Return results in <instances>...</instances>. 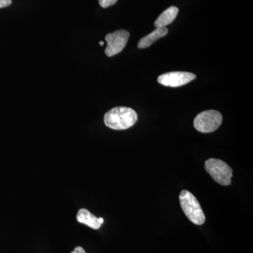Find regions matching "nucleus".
Returning a JSON list of instances; mask_svg holds the SVG:
<instances>
[{"label":"nucleus","instance_id":"nucleus-3","mask_svg":"<svg viewBox=\"0 0 253 253\" xmlns=\"http://www.w3.org/2000/svg\"><path fill=\"white\" fill-rule=\"evenodd\" d=\"M205 169L214 181L220 185L229 186L231 184L232 169L221 160L210 158L205 163Z\"/></svg>","mask_w":253,"mask_h":253},{"label":"nucleus","instance_id":"nucleus-14","mask_svg":"<svg viewBox=\"0 0 253 253\" xmlns=\"http://www.w3.org/2000/svg\"><path fill=\"white\" fill-rule=\"evenodd\" d=\"M99 44H100V45H101V46H104V42L100 41Z\"/></svg>","mask_w":253,"mask_h":253},{"label":"nucleus","instance_id":"nucleus-13","mask_svg":"<svg viewBox=\"0 0 253 253\" xmlns=\"http://www.w3.org/2000/svg\"><path fill=\"white\" fill-rule=\"evenodd\" d=\"M99 222L101 223V224H103V223H104V219H103L102 217H99Z\"/></svg>","mask_w":253,"mask_h":253},{"label":"nucleus","instance_id":"nucleus-1","mask_svg":"<svg viewBox=\"0 0 253 253\" xmlns=\"http://www.w3.org/2000/svg\"><path fill=\"white\" fill-rule=\"evenodd\" d=\"M138 120L136 111L131 108H113L105 114L104 121L108 127L115 130L129 129L134 126Z\"/></svg>","mask_w":253,"mask_h":253},{"label":"nucleus","instance_id":"nucleus-12","mask_svg":"<svg viewBox=\"0 0 253 253\" xmlns=\"http://www.w3.org/2000/svg\"><path fill=\"white\" fill-rule=\"evenodd\" d=\"M71 253H86L84 250L83 249V248L81 247V246H78L76 249H74V251H72Z\"/></svg>","mask_w":253,"mask_h":253},{"label":"nucleus","instance_id":"nucleus-4","mask_svg":"<svg viewBox=\"0 0 253 253\" xmlns=\"http://www.w3.org/2000/svg\"><path fill=\"white\" fill-rule=\"evenodd\" d=\"M222 116L214 110L204 111L199 113L194 121L196 130L201 133H211L217 130L222 123Z\"/></svg>","mask_w":253,"mask_h":253},{"label":"nucleus","instance_id":"nucleus-10","mask_svg":"<svg viewBox=\"0 0 253 253\" xmlns=\"http://www.w3.org/2000/svg\"><path fill=\"white\" fill-rule=\"evenodd\" d=\"M118 0H99L100 6L103 8H108L116 4Z\"/></svg>","mask_w":253,"mask_h":253},{"label":"nucleus","instance_id":"nucleus-9","mask_svg":"<svg viewBox=\"0 0 253 253\" xmlns=\"http://www.w3.org/2000/svg\"><path fill=\"white\" fill-rule=\"evenodd\" d=\"M77 220L78 222L85 224L95 230L99 229L101 226L99 218L96 217L94 214H91L88 210L84 209V208L78 211Z\"/></svg>","mask_w":253,"mask_h":253},{"label":"nucleus","instance_id":"nucleus-2","mask_svg":"<svg viewBox=\"0 0 253 253\" xmlns=\"http://www.w3.org/2000/svg\"><path fill=\"white\" fill-rule=\"evenodd\" d=\"M179 202L181 209L191 222L196 225H202L206 221L204 211L197 199L186 190H183L179 194Z\"/></svg>","mask_w":253,"mask_h":253},{"label":"nucleus","instance_id":"nucleus-5","mask_svg":"<svg viewBox=\"0 0 253 253\" xmlns=\"http://www.w3.org/2000/svg\"><path fill=\"white\" fill-rule=\"evenodd\" d=\"M129 38V33L126 30H119L114 33H109L105 37L107 46L105 54L109 57L119 54L126 47Z\"/></svg>","mask_w":253,"mask_h":253},{"label":"nucleus","instance_id":"nucleus-6","mask_svg":"<svg viewBox=\"0 0 253 253\" xmlns=\"http://www.w3.org/2000/svg\"><path fill=\"white\" fill-rule=\"evenodd\" d=\"M196 75L189 72H169L161 75L158 78V82L162 85L177 87L185 85L196 79Z\"/></svg>","mask_w":253,"mask_h":253},{"label":"nucleus","instance_id":"nucleus-7","mask_svg":"<svg viewBox=\"0 0 253 253\" xmlns=\"http://www.w3.org/2000/svg\"><path fill=\"white\" fill-rule=\"evenodd\" d=\"M168 33V29L167 28H156L154 31L151 32L148 36L141 38L138 42V48L145 49V48L149 47L160 38L166 36Z\"/></svg>","mask_w":253,"mask_h":253},{"label":"nucleus","instance_id":"nucleus-11","mask_svg":"<svg viewBox=\"0 0 253 253\" xmlns=\"http://www.w3.org/2000/svg\"><path fill=\"white\" fill-rule=\"evenodd\" d=\"M12 3L11 0H0V9L1 8L7 7Z\"/></svg>","mask_w":253,"mask_h":253},{"label":"nucleus","instance_id":"nucleus-8","mask_svg":"<svg viewBox=\"0 0 253 253\" xmlns=\"http://www.w3.org/2000/svg\"><path fill=\"white\" fill-rule=\"evenodd\" d=\"M178 13H179V9L176 6H170L165 10L155 21V27L166 28L174 21Z\"/></svg>","mask_w":253,"mask_h":253}]
</instances>
